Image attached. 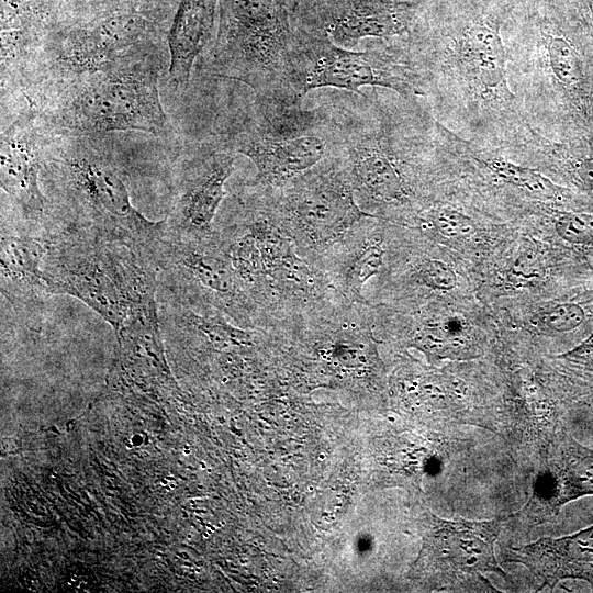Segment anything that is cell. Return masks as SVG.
<instances>
[{
	"instance_id": "4316f807",
	"label": "cell",
	"mask_w": 593,
	"mask_h": 593,
	"mask_svg": "<svg viewBox=\"0 0 593 593\" xmlns=\"http://www.w3.org/2000/svg\"><path fill=\"white\" fill-rule=\"evenodd\" d=\"M424 228L448 239H467L477 233L474 221L452 205L432 203L419 215Z\"/></svg>"
},
{
	"instance_id": "83f0119b",
	"label": "cell",
	"mask_w": 593,
	"mask_h": 593,
	"mask_svg": "<svg viewBox=\"0 0 593 593\" xmlns=\"http://www.w3.org/2000/svg\"><path fill=\"white\" fill-rule=\"evenodd\" d=\"M553 225L558 236L566 243L593 244V211H560L556 214Z\"/></svg>"
},
{
	"instance_id": "603a6c76",
	"label": "cell",
	"mask_w": 593,
	"mask_h": 593,
	"mask_svg": "<svg viewBox=\"0 0 593 593\" xmlns=\"http://www.w3.org/2000/svg\"><path fill=\"white\" fill-rule=\"evenodd\" d=\"M219 19V0H180L167 37L168 77L176 90L187 88L197 59L213 45Z\"/></svg>"
},
{
	"instance_id": "836d02e7",
	"label": "cell",
	"mask_w": 593,
	"mask_h": 593,
	"mask_svg": "<svg viewBox=\"0 0 593 593\" xmlns=\"http://www.w3.org/2000/svg\"><path fill=\"white\" fill-rule=\"evenodd\" d=\"M298 1H302V0H293V2H298Z\"/></svg>"
},
{
	"instance_id": "d6a6232c",
	"label": "cell",
	"mask_w": 593,
	"mask_h": 593,
	"mask_svg": "<svg viewBox=\"0 0 593 593\" xmlns=\"http://www.w3.org/2000/svg\"><path fill=\"white\" fill-rule=\"evenodd\" d=\"M318 459H320V460H324V459H325V455H324V454H320V455H318Z\"/></svg>"
},
{
	"instance_id": "277c9868",
	"label": "cell",
	"mask_w": 593,
	"mask_h": 593,
	"mask_svg": "<svg viewBox=\"0 0 593 593\" xmlns=\"http://www.w3.org/2000/svg\"><path fill=\"white\" fill-rule=\"evenodd\" d=\"M213 235L253 304L258 329H276L339 294L321 269L299 255L260 186L248 181L226 195Z\"/></svg>"
},
{
	"instance_id": "30bf717a",
	"label": "cell",
	"mask_w": 593,
	"mask_h": 593,
	"mask_svg": "<svg viewBox=\"0 0 593 593\" xmlns=\"http://www.w3.org/2000/svg\"><path fill=\"white\" fill-rule=\"evenodd\" d=\"M256 168L249 181L277 188L310 170L332 150V104L303 109L301 103L257 99L232 114L215 137Z\"/></svg>"
},
{
	"instance_id": "ac0fdd59",
	"label": "cell",
	"mask_w": 593,
	"mask_h": 593,
	"mask_svg": "<svg viewBox=\"0 0 593 593\" xmlns=\"http://www.w3.org/2000/svg\"><path fill=\"white\" fill-rule=\"evenodd\" d=\"M53 131L25 110L1 119L0 179L2 199L23 221L43 225L47 200L41 186L44 152Z\"/></svg>"
},
{
	"instance_id": "9a60e30c",
	"label": "cell",
	"mask_w": 593,
	"mask_h": 593,
	"mask_svg": "<svg viewBox=\"0 0 593 593\" xmlns=\"http://www.w3.org/2000/svg\"><path fill=\"white\" fill-rule=\"evenodd\" d=\"M429 0H302L293 22L304 31L354 49L366 38L406 41Z\"/></svg>"
},
{
	"instance_id": "52a82bcc",
	"label": "cell",
	"mask_w": 593,
	"mask_h": 593,
	"mask_svg": "<svg viewBox=\"0 0 593 593\" xmlns=\"http://www.w3.org/2000/svg\"><path fill=\"white\" fill-rule=\"evenodd\" d=\"M166 66L167 61H147L83 76L35 93L27 108L56 133L170 137L176 131L158 89Z\"/></svg>"
},
{
	"instance_id": "ffe728a7",
	"label": "cell",
	"mask_w": 593,
	"mask_h": 593,
	"mask_svg": "<svg viewBox=\"0 0 593 593\" xmlns=\"http://www.w3.org/2000/svg\"><path fill=\"white\" fill-rule=\"evenodd\" d=\"M64 20L55 0H1V97L26 86L48 36Z\"/></svg>"
},
{
	"instance_id": "4dcf8cb0",
	"label": "cell",
	"mask_w": 593,
	"mask_h": 593,
	"mask_svg": "<svg viewBox=\"0 0 593 593\" xmlns=\"http://www.w3.org/2000/svg\"><path fill=\"white\" fill-rule=\"evenodd\" d=\"M542 261L535 251H525L514 262L512 272L516 278L532 280L542 273Z\"/></svg>"
},
{
	"instance_id": "5b68a950",
	"label": "cell",
	"mask_w": 593,
	"mask_h": 593,
	"mask_svg": "<svg viewBox=\"0 0 593 593\" xmlns=\"http://www.w3.org/2000/svg\"><path fill=\"white\" fill-rule=\"evenodd\" d=\"M43 279L49 295L77 298L115 331L158 305L156 244L59 221L47 214Z\"/></svg>"
},
{
	"instance_id": "7c38bea8",
	"label": "cell",
	"mask_w": 593,
	"mask_h": 593,
	"mask_svg": "<svg viewBox=\"0 0 593 593\" xmlns=\"http://www.w3.org/2000/svg\"><path fill=\"white\" fill-rule=\"evenodd\" d=\"M262 188L299 255L318 269L331 248L355 224L373 216L358 205L348 172L333 150L286 184Z\"/></svg>"
},
{
	"instance_id": "9c48e42d",
	"label": "cell",
	"mask_w": 593,
	"mask_h": 593,
	"mask_svg": "<svg viewBox=\"0 0 593 593\" xmlns=\"http://www.w3.org/2000/svg\"><path fill=\"white\" fill-rule=\"evenodd\" d=\"M206 74L249 86L255 98L302 103L292 89L295 27L290 0H219Z\"/></svg>"
},
{
	"instance_id": "7a4b0ae2",
	"label": "cell",
	"mask_w": 593,
	"mask_h": 593,
	"mask_svg": "<svg viewBox=\"0 0 593 593\" xmlns=\"http://www.w3.org/2000/svg\"><path fill=\"white\" fill-rule=\"evenodd\" d=\"M504 31L510 85L533 127L593 139V29L562 0H518Z\"/></svg>"
},
{
	"instance_id": "5bb4252c",
	"label": "cell",
	"mask_w": 593,
	"mask_h": 593,
	"mask_svg": "<svg viewBox=\"0 0 593 593\" xmlns=\"http://www.w3.org/2000/svg\"><path fill=\"white\" fill-rule=\"evenodd\" d=\"M156 256L160 300L202 314H222L242 327L258 329L253 304L213 232L189 238L171 233L166 224Z\"/></svg>"
},
{
	"instance_id": "44dd1931",
	"label": "cell",
	"mask_w": 593,
	"mask_h": 593,
	"mask_svg": "<svg viewBox=\"0 0 593 593\" xmlns=\"http://www.w3.org/2000/svg\"><path fill=\"white\" fill-rule=\"evenodd\" d=\"M387 221L367 216L326 254L320 269L336 290L355 303H369L362 290L366 282L379 275L387 254Z\"/></svg>"
},
{
	"instance_id": "cb8c5ba5",
	"label": "cell",
	"mask_w": 593,
	"mask_h": 593,
	"mask_svg": "<svg viewBox=\"0 0 593 593\" xmlns=\"http://www.w3.org/2000/svg\"><path fill=\"white\" fill-rule=\"evenodd\" d=\"M506 560L524 564L542 581V586L552 588L563 579H579L593 588V525L571 536L544 537L511 548Z\"/></svg>"
},
{
	"instance_id": "6da1fadb",
	"label": "cell",
	"mask_w": 593,
	"mask_h": 593,
	"mask_svg": "<svg viewBox=\"0 0 593 593\" xmlns=\"http://www.w3.org/2000/svg\"><path fill=\"white\" fill-rule=\"evenodd\" d=\"M518 0H429L405 41L432 115L470 141L503 148L532 125L508 80L503 35Z\"/></svg>"
},
{
	"instance_id": "8fae6325",
	"label": "cell",
	"mask_w": 593,
	"mask_h": 593,
	"mask_svg": "<svg viewBox=\"0 0 593 593\" xmlns=\"http://www.w3.org/2000/svg\"><path fill=\"white\" fill-rule=\"evenodd\" d=\"M373 328L370 302L355 303L338 294L271 332L281 351L299 361L284 367L289 379L316 365L313 370L320 378L357 383L372 392L379 388L380 370Z\"/></svg>"
},
{
	"instance_id": "1f68e13d",
	"label": "cell",
	"mask_w": 593,
	"mask_h": 593,
	"mask_svg": "<svg viewBox=\"0 0 593 593\" xmlns=\"http://www.w3.org/2000/svg\"><path fill=\"white\" fill-rule=\"evenodd\" d=\"M593 351V334L579 347L566 356H579Z\"/></svg>"
},
{
	"instance_id": "f1b7e54d",
	"label": "cell",
	"mask_w": 593,
	"mask_h": 593,
	"mask_svg": "<svg viewBox=\"0 0 593 593\" xmlns=\"http://www.w3.org/2000/svg\"><path fill=\"white\" fill-rule=\"evenodd\" d=\"M586 318L584 307L579 303L564 302L542 314L544 324L551 331L567 333L579 328Z\"/></svg>"
},
{
	"instance_id": "484cf974",
	"label": "cell",
	"mask_w": 593,
	"mask_h": 593,
	"mask_svg": "<svg viewBox=\"0 0 593 593\" xmlns=\"http://www.w3.org/2000/svg\"><path fill=\"white\" fill-rule=\"evenodd\" d=\"M401 270L398 280L403 289L410 291L446 292L457 284L452 268L444 260L426 254L409 257Z\"/></svg>"
},
{
	"instance_id": "2e32d148",
	"label": "cell",
	"mask_w": 593,
	"mask_h": 593,
	"mask_svg": "<svg viewBox=\"0 0 593 593\" xmlns=\"http://www.w3.org/2000/svg\"><path fill=\"white\" fill-rule=\"evenodd\" d=\"M237 154L216 138L198 144L176 166L168 230L189 238L208 237L227 195L225 183L235 169Z\"/></svg>"
},
{
	"instance_id": "4fadbf2b",
	"label": "cell",
	"mask_w": 593,
	"mask_h": 593,
	"mask_svg": "<svg viewBox=\"0 0 593 593\" xmlns=\"http://www.w3.org/2000/svg\"><path fill=\"white\" fill-rule=\"evenodd\" d=\"M294 27L292 89L300 100L309 91L325 87L365 96L361 91L365 86L389 89L412 102L426 100L403 41H377L373 47L354 51L313 35L295 23Z\"/></svg>"
},
{
	"instance_id": "ba28073f",
	"label": "cell",
	"mask_w": 593,
	"mask_h": 593,
	"mask_svg": "<svg viewBox=\"0 0 593 593\" xmlns=\"http://www.w3.org/2000/svg\"><path fill=\"white\" fill-rule=\"evenodd\" d=\"M167 24L134 10L103 5L64 20L48 36L26 86L30 97L83 76L168 61Z\"/></svg>"
},
{
	"instance_id": "d6986e66",
	"label": "cell",
	"mask_w": 593,
	"mask_h": 593,
	"mask_svg": "<svg viewBox=\"0 0 593 593\" xmlns=\"http://www.w3.org/2000/svg\"><path fill=\"white\" fill-rule=\"evenodd\" d=\"M44 232L23 221L7 203L1 209V294L30 329L41 331L46 298Z\"/></svg>"
},
{
	"instance_id": "e0dca14e",
	"label": "cell",
	"mask_w": 593,
	"mask_h": 593,
	"mask_svg": "<svg viewBox=\"0 0 593 593\" xmlns=\"http://www.w3.org/2000/svg\"><path fill=\"white\" fill-rule=\"evenodd\" d=\"M434 517L430 534L422 551L424 564L439 589L496 592L483 573L503 578L494 546L501 518L472 522Z\"/></svg>"
},
{
	"instance_id": "8992f818",
	"label": "cell",
	"mask_w": 593,
	"mask_h": 593,
	"mask_svg": "<svg viewBox=\"0 0 593 593\" xmlns=\"http://www.w3.org/2000/svg\"><path fill=\"white\" fill-rule=\"evenodd\" d=\"M107 136L52 133L41 172L47 213L66 223L156 244L166 220L150 221L133 206L126 175Z\"/></svg>"
},
{
	"instance_id": "3957f363",
	"label": "cell",
	"mask_w": 593,
	"mask_h": 593,
	"mask_svg": "<svg viewBox=\"0 0 593 593\" xmlns=\"http://www.w3.org/2000/svg\"><path fill=\"white\" fill-rule=\"evenodd\" d=\"M333 105V146L365 212L398 223L430 205L425 157L436 152L434 116L421 102H390L373 91Z\"/></svg>"
},
{
	"instance_id": "7402d4cb",
	"label": "cell",
	"mask_w": 593,
	"mask_h": 593,
	"mask_svg": "<svg viewBox=\"0 0 593 593\" xmlns=\"http://www.w3.org/2000/svg\"><path fill=\"white\" fill-rule=\"evenodd\" d=\"M590 494H593V450L561 430L547 448L533 500L553 512L567 502Z\"/></svg>"
},
{
	"instance_id": "d4e9b609",
	"label": "cell",
	"mask_w": 593,
	"mask_h": 593,
	"mask_svg": "<svg viewBox=\"0 0 593 593\" xmlns=\"http://www.w3.org/2000/svg\"><path fill=\"white\" fill-rule=\"evenodd\" d=\"M512 148L549 157L574 183L593 194V139L555 141L530 125L525 137Z\"/></svg>"
},
{
	"instance_id": "f546056e",
	"label": "cell",
	"mask_w": 593,
	"mask_h": 593,
	"mask_svg": "<svg viewBox=\"0 0 593 593\" xmlns=\"http://www.w3.org/2000/svg\"><path fill=\"white\" fill-rule=\"evenodd\" d=\"M107 4L134 10L168 25L177 0H103Z\"/></svg>"
}]
</instances>
